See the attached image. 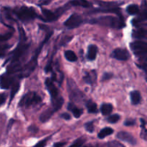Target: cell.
Instances as JSON below:
<instances>
[{
	"instance_id": "cell-21",
	"label": "cell",
	"mask_w": 147,
	"mask_h": 147,
	"mask_svg": "<svg viewBox=\"0 0 147 147\" xmlns=\"http://www.w3.org/2000/svg\"><path fill=\"white\" fill-rule=\"evenodd\" d=\"M133 36L135 38L137 39H142V38H147V30L144 29H139L136 31L134 32Z\"/></svg>"
},
{
	"instance_id": "cell-24",
	"label": "cell",
	"mask_w": 147,
	"mask_h": 147,
	"mask_svg": "<svg viewBox=\"0 0 147 147\" xmlns=\"http://www.w3.org/2000/svg\"><path fill=\"white\" fill-rule=\"evenodd\" d=\"M65 57L70 62H76L78 60L77 55L72 50H66L65 52Z\"/></svg>"
},
{
	"instance_id": "cell-26",
	"label": "cell",
	"mask_w": 147,
	"mask_h": 147,
	"mask_svg": "<svg viewBox=\"0 0 147 147\" xmlns=\"http://www.w3.org/2000/svg\"><path fill=\"white\" fill-rule=\"evenodd\" d=\"M147 20V9H143L142 11L139 14V16L138 17L137 19L133 20V22L137 23V22H141L142 21H144V20Z\"/></svg>"
},
{
	"instance_id": "cell-16",
	"label": "cell",
	"mask_w": 147,
	"mask_h": 147,
	"mask_svg": "<svg viewBox=\"0 0 147 147\" xmlns=\"http://www.w3.org/2000/svg\"><path fill=\"white\" fill-rule=\"evenodd\" d=\"M96 78H97V75L96 72L92 71L90 73H86V76H84V81L88 84H93L96 81Z\"/></svg>"
},
{
	"instance_id": "cell-43",
	"label": "cell",
	"mask_w": 147,
	"mask_h": 147,
	"mask_svg": "<svg viewBox=\"0 0 147 147\" xmlns=\"http://www.w3.org/2000/svg\"><path fill=\"white\" fill-rule=\"evenodd\" d=\"M49 2H50V0H40V4L41 5H46Z\"/></svg>"
},
{
	"instance_id": "cell-28",
	"label": "cell",
	"mask_w": 147,
	"mask_h": 147,
	"mask_svg": "<svg viewBox=\"0 0 147 147\" xmlns=\"http://www.w3.org/2000/svg\"><path fill=\"white\" fill-rule=\"evenodd\" d=\"M19 89H20V83H16V84H14V86H13L12 88H11V94H10V102L11 101V100H12L13 98L14 97L16 93L18 92Z\"/></svg>"
},
{
	"instance_id": "cell-11",
	"label": "cell",
	"mask_w": 147,
	"mask_h": 147,
	"mask_svg": "<svg viewBox=\"0 0 147 147\" xmlns=\"http://www.w3.org/2000/svg\"><path fill=\"white\" fill-rule=\"evenodd\" d=\"M116 137L120 139V140L126 142L128 144H130L131 145H136V143H137L136 139L134 137L133 135L126 131L119 132L116 135Z\"/></svg>"
},
{
	"instance_id": "cell-41",
	"label": "cell",
	"mask_w": 147,
	"mask_h": 147,
	"mask_svg": "<svg viewBox=\"0 0 147 147\" xmlns=\"http://www.w3.org/2000/svg\"><path fill=\"white\" fill-rule=\"evenodd\" d=\"M61 117L63 118V119H64L65 120H70V119H71V116H70V115L67 113H63L61 116Z\"/></svg>"
},
{
	"instance_id": "cell-17",
	"label": "cell",
	"mask_w": 147,
	"mask_h": 147,
	"mask_svg": "<svg viewBox=\"0 0 147 147\" xmlns=\"http://www.w3.org/2000/svg\"><path fill=\"white\" fill-rule=\"evenodd\" d=\"M63 103H64V99L62 97H60V96L56 99H55V100H52L53 109H54L55 111H57L58 110H60L62 106H63Z\"/></svg>"
},
{
	"instance_id": "cell-35",
	"label": "cell",
	"mask_w": 147,
	"mask_h": 147,
	"mask_svg": "<svg viewBox=\"0 0 147 147\" xmlns=\"http://www.w3.org/2000/svg\"><path fill=\"white\" fill-rule=\"evenodd\" d=\"M9 48V46L7 45L0 44V57H2L5 54V51L7 49Z\"/></svg>"
},
{
	"instance_id": "cell-20",
	"label": "cell",
	"mask_w": 147,
	"mask_h": 147,
	"mask_svg": "<svg viewBox=\"0 0 147 147\" xmlns=\"http://www.w3.org/2000/svg\"><path fill=\"white\" fill-rule=\"evenodd\" d=\"M113 111V106L110 103H103L100 106V111L103 116H108Z\"/></svg>"
},
{
	"instance_id": "cell-2",
	"label": "cell",
	"mask_w": 147,
	"mask_h": 147,
	"mask_svg": "<svg viewBox=\"0 0 147 147\" xmlns=\"http://www.w3.org/2000/svg\"><path fill=\"white\" fill-rule=\"evenodd\" d=\"M52 34H53V32H50L47 36H46L45 40L42 42V43L40 45V47L37 49L34 57L32 58V60H30V63H29L28 64L25 66V67L23 69V73H22V77H27V76H30V73H31L34 70V68H35V66L37 65V57H38L39 54H40V50H41V49L42 48L43 45H44L45 44L47 41H48V40L50 38V37L52 36Z\"/></svg>"
},
{
	"instance_id": "cell-8",
	"label": "cell",
	"mask_w": 147,
	"mask_h": 147,
	"mask_svg": "<svg viewBox=\"0 0 147 147\" xmlns=\"http://www.w3.org/2000/svg\"><path fill=\"white\" fill-rule=\"evenodd\" d=\"M45 86L51 96V100H55L59 97V93L57 88L53 83V80L51 78H47L45 80Z\"/></svg>"
},
{
	"instance_id": "cell-9",
	"label": "cell",
	"mask_w": 147,
	"mask_h": 147,
	"mask_svg": "<svg viewBox=\"0 0 147 147\" xmlns=\"http://www.w3.org/2000/svg\"><path fill=\"white\" fill-rule=\"evenodd\" d=\"M112 56L118 60L126 61L130 57V55H129V53L126 49L117 48L113 50V53H112Z\"/></svg>"
},
{
	"instance_id": "cell-4",
	"label": "cell",
	"mask_w": 147,
	"mask_h": 147,
	"mask_svg": "<svg viewBox=\"0 0 147 147\" xmlns=\"http://www.w3.org/2000/svg\"><path fill=\"white\" fill-rule=\"evenodd\" d=\"M16 17L22 22H28L38 17L34 9L27 7H22L14 11Z\"/></svg>"
},
{
	"instance_id": "cell-34",
	"label": "cell",
	"mask_w": 147,
	"mask_h": 147,
	"mask_svg": "<svg viewBox=\"0 0 147 147\" xmlns=\"http://www.w3.org/2000/svg\"><path fill=\"white\" fill-rule=\"evenodd\" d=\"M49 139H50V137L46 138V139H42V140L39 142L37 144H36L35 146L33 147H45L46 145H47V142H48Z\"/></svg>"
},
{
	"instance_id": "cell-14",
	"label": "cell",
	"mask_w": 147,
	"mask_h": 147,
	"mask_svg": "<svg viewBox=\"0 0 147 147\" xmlns=\"http://www.w3.org/2000/svg\"><path fill=\"white\" fill-rule=\"evenodd\" d=\"M67 109L69 111L73 113V116L76 119H78L81 116V115L83 114V110L80 109H78V107H76L75 105H73V103H69L68 106H67Z\"/></svg>"
},
{
	"instance_id": "cell-19",
	"label": "cell",
	"mask_w": 147,
	"mask_h": 147,
	"mask_svg": "<svg viewBox=\"0 0 147 147\" xmlns=\"http://www.w3.org/2000/svg\"><path fill=\"white\" fill-rule=\"evenodd\" d=\"M113 131H113V129H111V128L106 127L100 130V131L99 132L98 134V136L99 139H104V138H106V136L111 135L113 133Z\"/></svg>"
},
{
	"instance_id": "cell-18",
	"label": "cell",
	"mask_w": 147,
	"mask_h": 147,
	"mask_svg": "<svg viewBox=\"0 0 147 147\" xmlns=\"http://www.w3.org/2000/svg\"><path fill=\"white\" fill-rule=\"evenodd\" d=\"M131 100L133 105H137L141 101V94L137 90H134L130 93Z\"/></svg>"
},
{
	"instance_id": "cell-31",
	"label": "cell",
	"mask_w": 147,
	"mask_h": 147,
	"mask_svg": "<svg viewBox=\"0 0 147 147\" xmlns=\"http://www.w3.org/2000/svg\"><path fill=\"white\" fill-rule=\"evenodd\" d=\"M119 119H120V116H119V115L113 114V115H112V116H109V117L108 118L107 120L109 123H116V122L119 121Z\"/></svg>"
},
{
	"instance_id": "cell-44",
	"label": "cell",
	"mask_w": 147,
	"mask_h": 147,
	"mask_svg": "<svg viewBox=\"0 0 147 147\" xmlns=\"http://www.w3.org/2000/svg\"><path fill=\"white\" fill-rule=\"evenodd\" d=\"M83 147H100V146H98V145H90V144H89V145H87V146H85Z\"/></svg>"
},
{
	"instance_id": "cell-7",
	"label": "cell",
	"mask_w": 147,
	"mask_h": 147,
	"mask_svg": "<svg viewBox=\"0 0 147 147\" xmlns=\"http://www.w3.org/2000/svg\"><path fill=\"white\" fill-rule=\"evenodd\" d=\"M83 22V20L80 15L78 14H73L65 22L64 24L69 29L76 28Z\"/></svg>"
},
{
	"instance_id": "cell-39",
	"label": "cell",
	"mask_w": 147,
	"mask_h": 147,
	"mask_svg": "<svg viewBox=\"0 0 147 147\" xmlns=\"http://www.w3.org/2000/svg\"><path fill=\"white\" fill-rule=\"evenodd\" d=\"M7 99V96L4 93H0V106L4 103Z\"/></svg>"
},
{
	"instance_id": "cell-10",
	"label": "cell",
	"mask_w": 147,
	"mask_h": 147,
	"mask_svg": "<svg viewBox=\"0 0 147 147\" xmlns=\"http://www.w3.org/2000/svg\"><path fill=\"white\" fill-rule=\"evenodd\" d=\"M14 78L10 76L9 73L3 74L0 76V88L2 89H8L14 83Z\"/></svg>"
},
{
	"instance_id": "cell-1",
	"label": "cell",
	"mask_w": 147,
	"mask_h": 147,
	"mask_svg": "<svg viewBox=\"0 0 147 147\" xmlns=\"http://www.w3.org/2000/svg\"><path fill=\"white\" fill-rule=\"evenodd\" d=\"M90 23L93 24H98L104 27H112V28L121 29L125 27L124 20L122 16L114 17V16H101L97 18L92 19Z\"/></svg>"
},
{
	"instance_id": "cell-40",
	"label": "cell",
	"mask_w": 147,
	"mask_h": 147,
	"mask_svg": "<svg viewBox=\"0 0 147 147\" xmlns=\"http://www.w3.org/2000/svg\"><path fill=\"white\" fill-rule=\"evenodd\" d=\"M67 144V142H57L53 144V147H64Z\"/></svg>"
},
{
	"instance_id": "cell-37",
	"label": "cell",
	"mask_w": 147,
	"mask_h": 147,
	"mask_svg": "<svg viewBox=\"0 0 147 147\" xmlns=\"http://www.w3.org/2000/svg\"><path fill=\"white\" fill-rule=\"evenodd\" d=\"M113 75L111 73H105L103 74V77H102V80L103 81H105V80H110L112 77H113Z\"/></svg>"
},
{
	"instance_id": "cell-5",
	"label": "cell",
	"mask_w": 147,
	"mask_h": 147,
	"mask_svg": "<svg viewBox=\"0 0 147 147\" xmlns=\"http://www.w3.org/2000/svg\"><path fill=\"white\" fill-rule=\"evenodd\" d=\"M20 43L18 45L17 48L15 49V50L13 53L12 55V59H11V62L12 63H16V62L20 60V57L24 55V53L27 51V50L28 49L30 45L25 44L24 41L26 40L25 38V34L24 32H23V30L21 29H20Z\"/></svg>"
},
{
	"instance_id": "cell-27",
	"label": "cell",
	"mask_w": 147,
	"mask_h": 147,
	"mask_svg": "<svg viewBox=\"0 0 147 147\" xmlns=\"http://www.w3.org/2000/svg\"><path fill=\"white\" fill-rule=\"evenodd\" d=\"M126 11L131 15H135L139 13V8L136 4H131V5L128 6Z\"/></svg>"
},
{
	"instance_id": "cell-30",
	"label": "cell",
	"mask_w": 147,
	"mask_h": 147,
	"mask_svg": "<svg viewBox=\"0 0 147 147\" xmlns=\"http://www.w3.org/2000/svg\"><path fill=\"white\" fill-rule=\"evenodd\" d=\"M85 129L89 133H93L94 131V125H93V121H89L85 124Z\"/></svg>"
},
{
	"instance_id": "cell-33",
	"label": "cell",
	"mask_w": 147,
	"mask_h": 147,
	"mask_svg": "<svg viewBox=\"0 0 147 147\" xmlns=\"http://www.w3.org/2000/svg\"><path fill=\"white\" fill-rule=\"evenodd\" d=\"M12 37V33L8 32L5 34H0V42H4L9 40Z\"/></svg>"
},
{
	"instance_id": "cell-12",
	"label": "cell",
	"mask_w": 147,
	"mask_h": 147,
	"mask_svg": "<svg viewBox=\"0 0 147 147\" xmlns=\"http://www.w3.org/2000/svg\"><path fill=\"white\" fill-rule=\"evenodd\" d=\"M42 11L43 16H44L43 20H45V22H53L55 21V20H57V19L58 18L59 16H60L57 14V11L55 13L53 12L52 11H50V10L46 9H42Z\"/></svg>"
},
{
	"instance_id": "cell-42",
	"label": "cell",
	"mask_w": 147,
	"mask_h": 147,
	"mask_svg": "<svg viewBox=\"0 0 147 147\" xmlns=\"http://www.w3.org/2000/svg\"><path fill=\"white\" fill-rule=\"evenodd\" d=\"M28 130L29 131L32 132V133H37V132L38 131V129H37V127H35V126H33L29 127Z\"/></svg>"
},
{
	"instance_id": "cell-25",
	"label": "cell",
	"mask_w": 147,
	"mask_h": 147,
	"mask_svg": "<svg viewBox=\"0 0 147 147\" xmlns=\"http://www.w3.org/2000/svg\"><path fill=\"white\" fill-rule=\"evenodd\" d=\"M70 3L73 6H81L83 7H89L90 6L87 0H72Z\"/></svg>"
},
{
	"instance_id": "cell-23",
	"label": "cell",
	"mask_w": 147,
	"mask_h": 147,
	"mask_svg": "<svg viewBox=\"0 0 147 147\" xmlns=\"http://www.w3.org/2000/svg\"><path fill=\"white\" fill-rule=\"evenodd\" d=\"M86 108H87L88 113H96L98 112L97 104L92 100H88L86 103Z\"/></svg>"
},
{
	"instance_id": "cell-36",
	"label": "cell",
	"mask_w": 147,
	"mask_h": 147,
	"mask_svg": "<svg viewBox=\"0 0 147 147\" xmlns=\"http://www.w3.org/2000/svg\"><path fill=\"white\" fill-rule=\"evenodd\" d=\"M141 138L143 139L144 140L147 141V129L145 128V126L142 127V131H141Z\"/></svg>"
},
{
	"instance_id": "cell-6",
	"label": "cell",
	"mask_w": 147,
	"mask_h": 147,
	"mask_svg": "<svg viewBox=\"0 0 147 147\" xmlns=\"http://www.w3.org/2000/svg\"><path fill=\"white\" fill-rule=\"evenodd\" d=\"M131 48L137 56L144 57L147 61V43L142 41H136L131 43Z\"/></svg>"
},
{
	"instance_id": "cell-13",
	"label": "cell",
	"mask_w": 147,
	"mask_h": 147,
	"mask_svg": "<svg viewBox=\"0 0 147 147\" xmlns=\"http://www.w3.org/2000/svg\"><path fill=\"white\" fill-rule=\"evenodd\" d=\"M54 109L53 108H50V109H47V110L44 111L42 113L40 114V121L42 123H45V122H47L50 119V118L53 116V115L54 114Z\"/></svg>"
},
{
	"instance_id": "cell-29",
	"label": "cell",
	"mask_w": 147,
	"mask_h": 147,
	"mask_svg": "<svg viewBox=\"0 0 147 147\" xmlns=\"http://www.w3.org/2000/svg\"><path fill=\"white\" fill-rule=\"evenodd\" d=\"M85 142H86V139H82V138L78 139L69 147H81L83 145V144L85 143Z\"/></svg>"
},
{
	"instance_id": "cell-38",
	"label": "cell",
	"mask_w": 147,
	"mask_h": 147,
	"mask_svg": "<svg viewBox=\"0 0 147 147\" xmlns=\"http://www.w3.org/2000/svg\"><path fill=\"white\" fill-rule=\"evenodd\" d=\"M136 123V121L133 119H127L126 121L124 122V125L126 126H134Z\"/></svg>"
},
{
	"instance_id": "cell-15",
	"label": "cell",
	"mask_w": 147,
	"mask_h": 147,
	"mask_svg": "<svg viewBox=\"0 0 147 147\" xmlns=\"http://www.w3.org/2000/svg\"><path fill=\"white\" fill-rule=\"evenodd\" d=\"M98 53V47L94 45H90L88 50V58L90 60H94L96 59Z\"/></svg>"
},
{
	"instance_id": "cell-3",
	"label": "cell",
	"mask_w": 147,
	"mask_h": 147,
	"mask_svg": "<svg viewBox=\"0 0 147 147\" xmlns=\"http://www.w3.org/2000/svg\"><path fill=\"white\" fill-rule=\"evenodd\" d=\"M42 102V98L35 92H29L20 101V106L25 108L34 107Z\"/></svg>"
},
{
	"instance_id": "cell-32",
	"label": "cell",
	"mask_w": 147,
	"mask_h": 147,
	"mask_svg": "<svg viewBox=\"0 0 147 147\" xmlns=\"http://www.w3.org/2000/svg\"><path fill=\"white\" fill-rule=\"evenodd\" d=\"M107 147H125L122 144L117 141H111L107 144Z\"/></svg>"
},
{
	"instance_id": "cell-22",
	"label": "cell",
	"mask_w": 147,
	"mask_h": 147,
	"mask_svg": "<svg viewBox=\"0 0 147 147\" xmlns=\"http://www.w3.org/2000/svg\"><path fill=\"white\" fill-rule=\"evenodd\" d=\"M100 7H103L104 9H111V8H116L119 5L118 2H105V1H96Z\"/></svg>"
}]
</instances>
